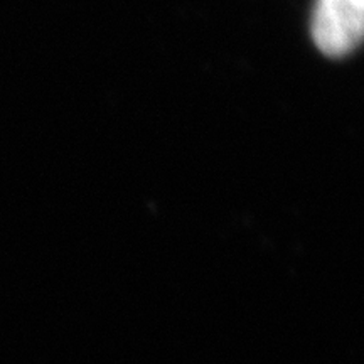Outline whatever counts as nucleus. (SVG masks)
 <instances>
[{"label": "nucleus", "mask_w": 364, "mask_h": 364, "mask_svg": "<svg viewBox=\"0 0 364 364\" xmlns=\"http://www.w3.org/2000/svg\"><path fill=\"white\" fill-rule=\"evenodd\" d=\"M364 33V0H317L312 19L314 43L322 53L341 58L353 53Z\"/></svg>", "instance_id": "1"}]
</instances>
